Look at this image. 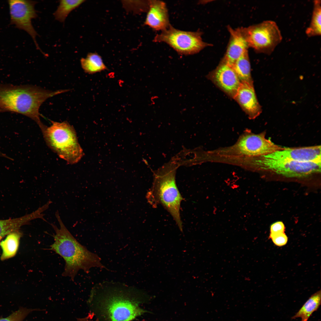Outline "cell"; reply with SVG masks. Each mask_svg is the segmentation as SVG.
Here are the masks:
<instances>
[{
  "instance_id": "5",
  "label": "cell",
  "mask_w": 321,
  "mask_h": 321,
  "mask_svg": "<svg viewBox=\"0 0 321 321\" xmlns=\"http://www.w3.org/2000/svg\"><path fill=\"white\" fill-rule=\"evenodd\" d=\"M41 131L48 147L60 158L69 164L77 163L83 155L75 130L67 121H51Z\"/></svg>"
},
{
  "instance_id": "3",
  "label": "cell",
  "mask_w": 321,
  "mask_h": 321,
  "mask_svg": "<svg viewBox=\"0 0 321 321\" xmlns=\"http://www.w3.org/2000/svg\"><path fill=\"white\" fill-rule=\"evenodd\" d=\"M65 89L54 91L31 85H14L0 83V110L19 114L35 121L41 129L39 108L47 99L65 92Z\"/></svg>"
},
{
  "instance_id": "1",
  "label": "cell",
  "mask_w": 321,
  "mask_h": 321,
  "mask_svg": "<svg viewBox=\"0 0 321 321\" xmlns=\"http://www.w3.org/2000/svg\"><path fill=\"white\" fill-rule=\"evenodd\" d=\"M93 291L98 294V311L107 321H130L148 312L139 306L145 295L133 287L104 282L96 285Z\"/></svg>"
},
{
  "instance_id": "23",
  "label": "cell",
  "mask_w": 321,
  "mask_h": 321,
  "mask_svg": "<svg viewBox=\"0 0 321 321\" xmlns=\"http://www.w3.org/2000/svg\"><path fill=\"white\" fill-rule=\"evenodd\" d=\"M35 310L36 309L21 307L6 317L0 316V321H23L29 314Z\"/></svg>"
},
{
  "instance_id": "13",
  "label": "cell",
  "mask_w": 321,
  "mask_h": 321,
  "mask_svg": "<svg viewBox=\"0 0 321 321\" xmlns=\"http://www.w3.org/2000/svg\"><path fill=\"white\" fill-rule=\"evenodd\" d=\"M234 99L250 119H255L262 112L261 107L257 99L253 84L241 83Z\"/></svg>"
},
{
  "instance_id": "19",
  "label": "cell",
  "mask_w": 321,
  "mask_h": 321,
  "mask_svg": "<svg viewBox=\"0 0 321 321\" xmlns=\"http://www.w3.org/2000/svg\"><path fill=\"white\" fill-rule=\"evenodd\" d=\"M321 298L320 290L313 294L292 317V319L300 318L301 321H307L312 313L319 308L321 304Z\"/></svg>"
},
{
  "instance_id": "12",
  "label": "cell",
  "mask_w": 321,
  "mask_h": 321,
  "mask_svg": "<svg viewBox=\"0 0 321 321\" xmlns=\"http://www.w3.org/2000/svg\"><path fill=\"white\" fill-rule=\"evenodd\" d=\"M210 76L217 86L234 98L241 82L232 66L222 59Z\"/></svg>"
},
{
  "instance_id": "4",
  "label": "cell",
  "mask_w": 321,
  "mask_h": 321,
  "mask_svg": "<svg viewBox=\"0 0 321 321\" xmlns=\"http://www.w3.org/2000/svg\"><path fill=\"white\" fill-rule=\"evenodd\" d=\"M180 166L175 156L154 171L152 185L147 193L146 198L152 207L161 204L171 215L182 232L180 210L183 199L177 186L175 178L177 169Z\"/></svg>"
},
{
  "instance_id": "2",
  "label": "cell",
  "mask_w": 321,
  "mask_h": 321,
  "mask_svg": "<svg viewBox=\"0 0 321 321\" xmlns=\"http://www.w3.org/2000/svg\"><path fill=\"white\" fill-rule=\"evenodd\" d=\"M55 216L59 227L53 223L50 224L55 233L53 235L54 241L50 249L60 255L64 260L62 276L69 277L74 281L80 270L88 273L93 267L106 268L97 254L89 251L73 236L63 223L58 211L55 212Z\"/></svg>"
},
{
  "instance_id": "26",
  "label": "cell",
  "mask_w": 321,
  "mask_h": 321,
  "mask_svg": "<svg viewBox=\"0 0 321 321\" xmlns=\"http://www.w3.org/2000/svg\"><path fill=\"white\" fill-rule=\"evenodd\" d=\"M1 112L0 110V112ZM0 157H4V158H6L8 159H10V157L7 156V155H6V154H5L4 153L0 151Z\"/></svg>"
},
{
  "instance_id": "11",
  "label": "cell",
  "mask_w": 321,
  "mask_h": 321,
  "mask_svg": "<svg viewBox=\"0 0 321 321\" xmlns=\"http://www.w3.org/2000/svg\"><path fill=\"white\" fill-rule=\"evenodd\" d=\"M320 145L297 148H286L261 156L267 159L281 161H321Z\"/></svg>"
},
{
  "instance_id": "22",
  "label": "cell",
  "mask_w": 321,
  "mask_h": 321,
  "mask_svg": "<svg viewBox=\"0 0 321 321\" xmlns=\"http://www.w3.org/2000/svg\"><path fill=\"white\" fill-rule=\"evenodd\" d=\"M85 1L82 0H61L54 13L55 19L61 22H64L70 13L79 7Z\"/></svg>"
},
{
  "instance_id": "18",
  "label": "cell",
  "mask_w": 321,
  "mask_h": 321,
  "mask_svg": "<svg viewBox=\"0 0 321 321\" xmlns=\"http://www.w3.org/2000/svg\"><path fill=\"white\" fill-rule=\"evenodd\" d=\"M232 66L241 83L253 84L248 50L235 62Z\"/></svg>"
},
{
  "instance_id": "14",
  "label": "cell",
  "mask_w": 321,
  "mask_h": 321,
  "mask_svg": "<svg viewBox=\"0 0 321 321\" xmlns=\"http://www.w3.org/2000/svg\"><path fill=\"white\" fill-rule=\"evenodd\" d=\"M144 24L155 31H163L171 25L168 10L164 2L149 0V6Z\"/></svg>"
},
{
  "instance_id": "9",
  "label": "cell",
  "mask_w": 321,
  "mask_h": 321,
  "mask_svg": "<svg viewBox=\"0 0 321 321\" xmlns=\"http://www.w3.org/2000/svg\"><path fill=\"white\" fill-rule=\"evenodd\" d=\"M202 32L180 30L171 25L155 37V42H164L181 55L196 54L210 45L204 42L202 37Z\"/></svg>"
},
{
  "instance_id": "16",
  "label": "cell",
  "mask_w": 321,
  "mask_h": 321,
  "mask_svg": "<svg viewBox=\"0 0 321 321\" xmlns=\"http://www.w3.org/2000/svg\"><path fill=\"white\" fill-rule=\"evenodd\" d=\"M39 214L34 211L19 218L0 220V241L10 233L19 230L22 226L29 224L31 221L38 219Z\"/></svg>"
},
{
  "instance_id": "6",
  "label": "cell",
  "mask_w": 321,
  "mask_h": 321,
  "mask_svg": "<svg viewBox=\"0 0 321 321\" xmlns=\"http://www.w3.org/2000/svg\"><path fill=\"white\" fill-rule=\"evenodd\" d=\"M246 158L254 169L288 177H304L321 172V162L281 161L266 159L261 156Z\"/></svg>"
},
{
  "instance_id": "8",
  "label": "cell",
  "mask_w": 321,
  "mask_h": 321,
  "mask_svg": "<svg viewBox=\"0 0 321 321\" xmlns=\"http://www.w3.org/2000/svg\"><path fill=\"white\" fill-rule=\"evenodd\" d=\"M265 134V132L256 134L247 130L233 146L222 151L228 155L250 158L267 155L286 148L266 139Z\"/></svg>"
},
{
  "instance_id": "17",
  "label": "cell",
  "mask_w": 321,
  "mask_h": 321,
  "mask_svg": "<svg viewBox=\"0 0 321 321\" xmlns=\"http://www.w3.org/2000/svg\"><path fill=\"white\" fill-rule=\"evenodd\" d=\"M22 235V233L19 230L15 231L8 234L5 239L0 242L2 250L0 257L1 260L4 261L15 256Z\"/></svg>"
},
{
  "instance_id": "15",
  "label": "cell",
  "mask_w": 321,
  "mask_h": 321,
  "mask_svg": "<svg viewBox=\"0 0 321 321\" xmlns=\"http://www.w3.org/2000/svg\"><path fill=\"white\" fill-rule=\"evenodd\" d=\"M227 28L230 37L225 54L223 59L232 66L235 62L248 50L249 47L241 28L233 29L231 27L228 26Z\"/></svg>"
},
{
  "instance_id": "10",
  "label": "cell",
  "mask_w": 321,
  "mask_h": 321,
  "mask_svg": "<svg viewBox=\"0 0 321 321\" xmlns=\"http://www.w3.org/2000/svg\"><path fill=\"white\" fill-rule=\"evenodd\" d=\"M9 5L10 24L16 28L26 32L32 37L37 49L45 56L40 49L36 41L38 35L32 23V20L37 17L34 6L37 2L35 1L25 0H10Z\"/></svg>"
},
{
  "instance_id": "24",
  "label": "cell",
  "mask_w": 321,
  "mask_h": 321,
  "mask_svg": "<svg viewBox=\"0 0 321 321\" xmlns=\"http://www.w3.org/2000/svg\"><path fill=\"white\" fill-rule=\"evenodd\" d=\"M269 237L276 246H282L285 245L288 241V237L284 232L270 235Z\"/></svg>"
},
{
  "instance_id": "25",
  "label": "cell",
  "mask_w": 321,
  "mask_h": 321,
  "mask_svg": "<svg viewBox=\"0 0 321 321\" xmlns=\"http://www.w3.org/2000/svg\"><path fill=\"white\" fill-rule=\"evenodd\" d=\"M285 227L283 223L281 221L276 222L270 226V234L284 232Z\"/></svg>"
},
{
  "instance_id": "20",
  "label": "cell",
  "mask_w": 321,
  "mask_h": 321,
  "mask_svg": "<svg viewBox=\"0 0 321 321\" xmlns=\"http://www.w3.org/2000/svg\"><path fill=\"white\" fill-rule=\"evenodd\" d=\"M82 68L86 73L93 74L107 69L101 57L95 53H89L81 60Z\"/></svg>"
},
{
  "instance_id": "7",
  "label": "cell",
  "mask_w": 321,
  "mask_h": 321,
  "mask_svg": "<svg viewBox=\"0 0 321 321\" xmlns=\"http://www.w3.org/2000/svg\"><path fill=\"white\" fill-rule=\"evenodd\" d=\"M241 28L249 47L257 53L270 55L282 40L281 31L273 21Z\"/></svg>"
},
{
  "instance_id": "21",
  "label": "cell",
  "mask_w": 321,
  "mask_h": 321,
  "mask_svg": "<svg viewBox=\"0 0 321 321\" xmlns=\"http://www.w3.org/2000/svg\"><path fill=\"white\" fill-rule=\"evenodd\" d=\"M321 1L314 0L311 19L305 33L307 37H312L321 35Z\"/></svg>"
},
{
  "instance_id": "27",
  "label": "cell",
  "mask_w": 321,
  "mask_h": 321,
  "mask_svg": "<svg viewBox=\"0 0 321 321\" xmlns=\"http://www.w3.org/2000/svg\"><path fill=\"white\" fill-rule=\"evenodd\" d=\"M77 321H89L86 318L78 319Z\"/></svg>"
}]
</instances>
